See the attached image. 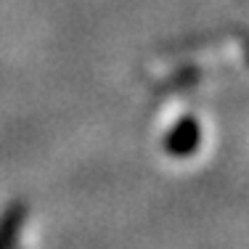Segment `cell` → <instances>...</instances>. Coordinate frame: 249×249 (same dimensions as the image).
<instances>
[{
    "mask_svg": "<svg viewBox=\"0 0 249 249\" xmlns=\"http://www.w3.org/2000/svg\"><path fill=\"white\" fill-rule=\"evenodd\" d=\"M196 143H199V127H196V122H194V120L180 122L173 130V135L167 138V149L173 154H178V157L191 154L194 149H196Z\"/></svg>",
    "mask_w": 249,
    "mask_h": 249,
    "instance_id": "1",
    "label": "cell"
}]
</instances>
